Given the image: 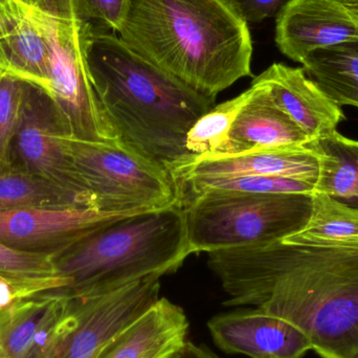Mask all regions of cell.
Listing matches in <instances>:
<instances>
[{
    "instance_id": "obj_21",
    "label": "cell",
    "mask_w": 358,
    "mask_h": 358,
    "mask_svg": "<svg viewBox=\"0 0 358 358\" xmlns=\"http://www.w3.org/2000/svg\"><path fill=\"white\" fill-rule=\"evenodd\" d=\"M0 275L35 294L65 287L64 281L56 275L52 257L21 252L1 242Z\"/></svg>"
},
{
    "instance_id": "obj_23",
    "label": "cell",
    "mask_w": 358,
    "mask_h": 358,
    "mask_svg": "<svg viewBox=\"0 0 358 358\" xmlns=\"http://www.w3.org/2000/svg\"><path fill=\"white\" fill-rule=\"evenodd\" d=\"M246 98L248 90L231 100L213 107L194 123L185 138V149L192 157H208L220 151Z\"/></svg>"
},
{
    "instance_id": "obj_3",
    "label": "cell",
    "mask_w": 358,
    "mask_h": 358,
    "mask_svg": "<svg viewBox=\"0 0 358 358\" xmlns=\"http://www.w3.org/2000/svg\"><path fill=\"white\" fill-rule=\"evenodd\" d=\"M120 38L155 66L216 98L252 76L248 24L229 0H128Z\"/></svg>"
},
{
    "instance_id": "obj_28",
    "label": "cell",
    "mask_w": 358,
    "mask_h": 358,
    "mask_svg": "<svg viewBox=\"0 0 358 358\" xmlns=\"http://www.w3.org/2000/svg\"><path fill=\"white\" fill-rule=\"evenodd\" d=\"M33 292L0 275V313L8 310L23 299L29 298Z\"/></svg>"
},
{
    "instance_id": "obj_1",
    "label": "cell",
    "mask_w": 358,
    "mask_h": 358,
    "mask_svg": "<svg viewBox=\"0 0 358 358\" xmlns=\"http://www.w3.org/2000/svg\"><path fill=\"white\" fill-rule=\"evenodd\" d=\"M208 254L225 307H254L294 324L322 358L358 357V239L299 233Z\"/></svg>"
},
{
    "instance_id": "obj_6",
    "label": "cell",
    "mask_w": 358,
    "mask_h": 358,
    "mask_svg": "<svg viewBox=\"0 0 358 358\" xmlns=\"http://www.w3.org/2000/svg\"><path fill=\"white\" fill-rule=\"evenodd\" d=\"M65 148L101 212L127 216L181 203L169 172L121 143L65 138Z\"/></svg>"
},
{
    "instance_id": "obj_24",
    "label": "cell",
    "mask_w": 358,
    "mask_h": 358,
    "mask_svg": "<svg viewBox=\"0 0 358 358\" xmlns=\"http://www.w3.org/2000/svg\"><path fill=\"white\" fill-rule=\"evenodd\" d=\"M313 213L303 236L323 241L358 239V212L328 196L313 194Z\"/></svg>"
},
{
    "instance_id": "obj_35",
    "label": "cell",
    "mask_w": 358,
    "mask_h": 358,
    "mask_svg": "<svg viewBox=\"0 0 358 358\" xmlns=\"http://www.w3.org/2000/svg\"><path fill=\"white\" fill-rule=\"evenodd\" d=\"M19 1H20V0H19Z\"/></svg>"
},
{
    "instance_id": "obj_11",
    "label": "cell",
    "mask_w": 358,
    "mask_h": 358,
    "mask_svg": "<svg viewBox=\"0 0 358 358\" xmlns=\"http://www.w3.org/2000/svg\"><path fill=\"white\" fill-rule=\"evenodd\" d=\"M208 329L214 344L227 355L303 358L313 351L302 330L256 308L214 315L208 320Z\"/></svg>"
},
{
    "instance_id": "obj_32",
    "label": "cell",
    "mask_w": 358,
    "mask_h": 358,
    "mask_svg": "<svg viewBox=\"0 0 358 358\" xmlns=\"http://www.w3.org/2000/svg\"><path fill=\"white\" fill-rule=\"evenodd\" d=\"M351 13L358 23V0H336Z\"/></svg>"
},
{
    "instance_id": "obj_12",
    "label": "cell",
    "mask_w": 358,
    "mask_h": 358,
    "mask_svg": "<svg viewBox=\"0 0 358 358\" xmlns=\"http://www.w3.org/2000/svg\"><path fill=\"white\" fill-rule=\"evenodd\" d=\"M358 39V23L336 0H289L277 15L275 43L302 63L310 52Z\"/></svg>"
},
{
    "instance_id": "obj_15",
    "label": "cell",
    "mask_w": 358,
    "mask_h": 358,
    "mask_svg": "<svg viewBox=\"0 0 358 358\" xmlns=\"http://www.w3.org/2000/svg\"><path fill=\"white\" fill-rule=\"evenodd\" d=\"M310 138L279 106L268 90L252 80L248 98L236 115L229 138L217 155L306 146Z\"/></svg>"
},
{
    "instance_id": "obj_27",
    "label": "cell",
    "mask_w": 358,
    "mask_h": 358,
    "mask_svg": "<svg viewBox=\"0 0 358 358\" xmlns=\"http://www.w3.org/2000/svg\"><path fill=\"white\" fill-rule=\"evenodd\" d=\"M289 0H229L248 24L260 23L279 14Z\"/></svg>"
},
{
    "instance_id": "obj_25",
    "label": "cell",
    "mask_w": 358,
    "mask_h": 358,
    "mask_svg": "<svg viewBox=\"0 0 358 358\" xmlns=\"http://www.w3.org/2000/svg\"><path fill=\"white\" fill-rule=\"evenodd\" d=\"M25 80L0 75V176L10 171V150L24 99Z\"/></svg>"
},
{
    "instance_id": "obj_2",
    "label": "cell",
    "mask_w": 358,
    "mask_h": 358,
    "mask_svg": "<svg viewBox=\"0 0 358 358\" xmlns=\"http://www.w3.org/2000/svg\"><path fill=\"white\" fill-rule=\"evenodd\" d=\"M87 61L94 92L117 142L171 172L191 159L185 138L214 107L110 31H92Z\"/></svg>"
},
{
    "instance_id": "obj_26",
    "label": "cell",
    "mask_w": 358,
    "mask_h": 358,
    "mask_svg": "<svg viewBox=\"0 0 358 358\" xmlns=\"http://www.w3.org/2000/svg\"><path fill=\"white\" fill-rule=\"evenodd\" d=\"M76 16L96 31L117 33L125 16L128 0H69Z\"/></svg>"
},
{
    "instance_id": "obj_4",
    "label": "cell",
    "mask_w": 358,
    "mask_h": 358,
    "mask_svg": "<svg viewBox=\"0 0 358 358\" xmlns=\"http://www.w3.org/2000/svg\"><path fill=\"white\" fill-rule=\"evenodd\" d=\"M181 203L117 217L52 257L59 292L99 296L174 273L189 256Z\"/></svg>"
},
{
    "instance_id": "obj_31",
    "label": "cell",
    "mask_w": 358,
    "mask_h": 358,
    "mask_svg": "<svg viewBox=\"0 0 358 358\" xmlns=\"http://www.w3.org/2000/svg\"><path fill=\"white\" fill-rule=\"evenodd\" d=\"M29 6H37L50 13H71L69 0H20Z\"/></svg>"
},
{
    "instance_id": "obj_16",
    "label": "cell",
    "mask_w": 358,
    "mask_h": 358,
    "mask_svg": "<svg viewBox=\"0 0 358 358\" xmlns=\"http://www.w3.org/2000/svg\"><path fill=\"white\" fill-rule=\"evenodd\" d=\"M189 329L185 310L167 298H159L96 358H170L187 342Z\"/></svg>"
},
{
    "instance_id": "obj_19",
    "label": "cell",
    "mask_w": 358,
    "mask_h": 358,
    "mask_svg": "<svg viewBox=\"0 0 358 358\" xmlns=\"http://www.w3.org/2000/svg\"><path fill=\"white\" fill-rule=\"evenodd\" d=\"M302 64L330 100L358 108V39L315 50Z\"/></svg>"
},
{
    "instance_id": "obj_33",
    "label": "cell",
    "mask_w": 358,
    "mask_h": 358,
    "mask_svg": "<svg viewBox=\"0 0 358 358\" xmlns=\"http://www.w3.org/2000/svg\"><path fill=\"white\" fill-rule=\"evenodd\" d=\"M258 358H277L275 357H258Z\"/></svg>"
},
{
    "instance_id": "obj_34",
    "label": "cell",
    "mask_w": 358,
    "mask_h": 358,
    "mask_svg": "<svg viewBox=\"0 0 358 358\" xmlns=\"http://www.w3.org/2000/svg\"><path fill=\"white\" fill-rule=\"evenodd\" d=\"M1 73H2V71H0V75H1Z\"/></svg>"
},
{
    "instance_id": "obj_14",
    "label": "cell",
    "mask_w": 358,
    "mask_h": 358,
    "mask_svg": "<svg viewBox=\"0 0 358 358\" xmlns=\"http://www.w3.org/2000/svg\"><path fill=\"white\" fill-rule=\"evenodd\" d=\"M278 105L313 141L336 131L346 120L342 107L330 100L303 67L273 63L255 78Z\"/></svg>"
},
{
    "instance_id": "obj_30",
    "label": "cell",
    "mask_w": 358,
    "mask_h": 358,
    "mask_svg": "<svg viewBox=\"0 0 358 358\" xmlns=\"http://www.w3.org/2000/svg\"><path fill=\"white\" fill-rule=\"evenodd\" d=\"M170 358H220L208 347L196 345L187 341L185 346Z\"/></svg>"
},
{
    "instance_id": "obj_10",
    "label": "cell",
    "mask_w": 358,
    "mask_h": 358,
    "mask_svg": "<svg viewBox=\"0 0 358 358\" xmlns=\"http://www.w3.org/2000/svg\"><path fill=\"white\" fill-rule=\"evenodd\" d=\"M122 216L92 206L6 210L0 212V242L21 252L52 257Z\"/></svg>"
},
{
    "instance_id": "obj_20",
    "label": "cell",
    "mask_w": 358,
    "mask_h": 358,
    "mask_svg": "<svg viewBox=\"0 0 358 358\" xmlns=\"http://www.w3.org/2000/svg\"><path fill=\"white\" fill-rule=\"evenodd\" d=\"M69 206L96 208L90 196L71 191L42 176L21 171L0 176V212Z\"/></svg>"
},
{
    "instance_id": "obj_9",
    "label": "cell",
    "mask_w": 358,
    "mask_h": 358,
    "mask_svg": "<svg viewBox=\"0 0 358 358\" xmlns=\"http://www.w3.org/2000/svg\"><path fill=\"white\" fill-rule=\"evenodd\" d=\"M65 138H69V131L48 92L27 81L10 150V171L42 176L92 199L76 173L65 148Z\"/></svg>"
},
{
    "instance_id": "obj_29",
    "label": "cell",
    "mask_w": 358,
    "mask_h": 358,
    "mask_svg": "<svg viewBox=\"0 0 358 358\" xmlns=\"http://www.w3.org/2000/svg\"><path fill=\"white\" fill-rule=\"evenodd\" d=\"M25 3L19 0H0V34L20 16Z\"/></svg>"
},
{
    "instance_id": "obj_13",
    "label": "cell",
    "mask_w": 358,
    "mask_h": 358,
    "mask_svg": "<svg viewBox=\"0 0 358 358\" xmlns=\"http://www.w3.org/2000/svg\"><path fill=\"white\" fill-rule=\"evenodd\" d=\"M319 172V155L307 144L233 155L193 157L174 168L170 176L176 185L194 178L261 176L299 179L315 185Z\"/></svg>"
},
{
    "instance_id": "obj_7",
    "label": "cell",
    "mask_w": 358,
    "mask_h": 358,
    "mask_svg": "<svg viewBox=\"0 0 358 358\" xmlns=\"http://www.w3.org/2000/svg\"><path fill=\"white\" fill-rule=\"evenodd\" d=\"M41 14L50 48L46 92L54 101L69 138L84 142H117L90 77L87 46L94 29L75 14L44 10Z\"/></svg>"
},
{
    "instance_id": "obj_8",
    "label": "cell",
    "mask_w": 358,
    "mask_h": 358,
    "mask_svg": "<svg viewBox=\"0 0 358 358\" xmlns=\"http://www.w3.org/2000/svg\"><path fill=\"white\" fill-rule=\"evenodd\" d=\"M161 278L149 275L99 296L65 294L64 315L24 358H96L117 334L161 298Z\"/></svg>"
},
{
    "instance_id": "obj_36",
    "label": "cell",
    "mask_w": 358,
    "mask_h": 358,
    "mask_svg": "<svg viewBox=\"0 0 358 358\" xmlns=\"http://www.w3.org/2000/svg\"><path fill=\"white\" fill-rule=\"evenodd\" d=\"M357 358H358V357Z\"/></svg>"
},
{
    "instance_id": "obj_5",
    "label": "cell",
    "mask_w": 358,
    "mask_h": 358,
    "mask_svg": "<svg viewBox=\"0 0 358 358\" xmlns=\"http://www.w3.org/2000/svg\"><path fill=\"white\" fill-rule=\"evenodd\" d=\"M189 252L252 248L304 231L313 194L206 191L180 196Z\"/></svg>"
},
{
    "instance_id": "obj_18",
    "label": "cell",
    "mask_w": 358,
    "mask_h": 358,
    "mask_svg": "<svg viewBox=\"0 0 358 358\" xmlns=\"http://www.w3.org/2000/svg\"><path fill=\"white\" fill-rule=\"evenodd\" d=\"M308 146L320 159L319 178L315 193L358 212V141L332 132Z\"/></svg>"
},
{
    "instance_id": "obj_22",
    "label": "cell",
    "mask_w": 358,
    "mask_h": 358,
    "mask_svg": "<svg viewBox=\"0 0 358 358\" xmlns=\"http://www.w3.org/2000/svg\"><path fill=\"white\" fill-rule=\"evenodd\" d=\"M179 194L206 191L255 194H313L315 185L308 181L281 176H242L231 178H194L178 185Z\"/></svg>"
},
{
    "instance_id": "obj_17",
    "label": "cell",
    "mask_w": 358,
    "mask_h": 358,
    "mask_svg": "<svg viewBox=\"0 0 358 358\" xmlns=\"http://www.w3.org/2000/svg\"><path fill=\"white\" fill-rule=\"evenodd\" d=\"M50 48L41 10L25 4L20 16L0 34V71L48 90Z\"/></svg>"
}]
</instances>
